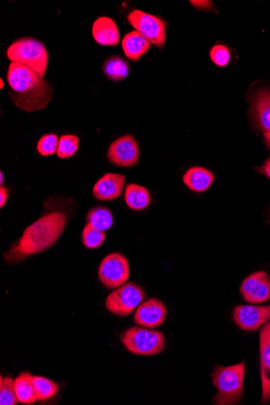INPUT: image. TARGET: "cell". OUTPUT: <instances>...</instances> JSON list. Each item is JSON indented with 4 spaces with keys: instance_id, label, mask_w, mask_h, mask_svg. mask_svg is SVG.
Returning <instances> with one entry per match:
<instances>
[{
    "instance_id": "26",
    "label": "cell",
    "mask_w": 270,
    "mask_h": 405,
    "mask_svg": "<svg viewBox=\"0 0 270 405\" xmlns=\"http://www.w3.org/2000/svg\"><path fill=\"white\" fill-rule=\"evenodd\" d=\"M0 386V404L16 405L19 401L15 392V381L12 378L1 377Z\"/></svg>"
},
{
    "instance_id": "27",
    "label": "cell",
    "mask_w": 270,
    "mask_h": 405,
    "mask_svg": "<svg viewBox=\"0 0 270 405\" xmlns=\"http://www.w3.org/2000/svg\"><path fill=\"white\" fill-rule=\"evenodd\" d=\"M59 138L55 134H45L40 138L37 149L43 156H52L57 153Z\"/></svg>"
},
{
    "instance_id": "7",
    "label": "cell",
    "mask_w": 270,
    "mask_h": 405,
    "mask_svg": "<svg viewBox=\"0 0 270 405\" xmlns=\"http://www.w3.org/2000/svg\"><path fill=\"white\" fill-rule=\"evenodd\" d=\"M102 285L109 290H115L127 283L130 278L129 261L125 256L114 253L101 260L98 270Z\"/></svg>"
},
{
    "instance_id": "34",
    "label": "cell",
    "mask_w": 270,
    "mask_h": 405,
    "mask_svg": "<svg viewBox=\"0 0 270 405\" xmlns=\"http://www.w3.org/2000/svg\"><path fill=\"white\" fill-rule=\"evenodd\" d=\"M0 83H1V89H3V81L2 79L0 80Z\"/></svg>"
},
{
    "instance_id": "31",
    "label": "cell",
    "mask_w": 270,
    "mask_h": 405,
    "mask_svg": "<svg viewBox=\"0 0 270 405\" xmlns=\"http://www.w3.org/2000/svg\"><path fill=\"white\" fill-rule=\"evenodd\" d=\"M257 170L259 172L264 174V176H267L270 179V158L264 162L262 167L258 168Z\"/></svg>"
},
{
    "instance_id": "28",
    "label": "cell",
    "mask_w": 270,
    "mask_h": 405,
    "mask_svg": "<svg viewBox=\"0 0 270 405\" xmlns=\"http://www.w3.org/2000/svg\"><path fill=\"white\" fill-rule=\"evenodd\" d=\"M210 57L213 64L220 68L226 66L231 60V52L227 46L216 45L210 51Z\"/></svg>"
},
{
    "instance_id": "19",
    "label": "cell",
    "mask_w": 270,
    "mask_h": 405,
    "mask_svg": "<svg viewBox=\"0 0 270 405\" xmlns=\"http://www.w3.org/2000/svg\"><path fill=\"white\" fill-rule=\"evenodd\" d=\"M125 202L130 209L139 212L149 206L151 194L146 188L139 184H129L126 187Z\"/></svg>"
},
{
    "instance_id": "14",
    "label": "cell",
    "mask_w": 270,
    "mask_h": 405,
    "mask_svg": "<svg viewBox=\"0 0 270 405\" xmlns=\"http://www.w3.org/2000/svg\"><path fill=\"white\" fill-rule=\"evenodd\" d=\"M260 355L262 382V404L270 401V321L260 332Z\"/></svg>"
},
{
    "instance_id": "5",
    "label": "cell",
    "mask_w": 270,
    "mask_h": 405,
    "mask_svg": "<svg viewBox=\"0 0 270 405\" xmlns=\"http://www.w3.org/2000/svg\"><path fill=\"white\" fill-rule=\"evenodd\" d=\"M127 351L137 355H159L165 348V338L161 332L133 327L121 336Z\"/></svg>"
},
{
    "instance_id": "4",
    "label": "cell",
    "mask_w": 270,
    "mask_h": 405,
    "mask_svg": "<svg viewBox=\"0 0 270 405\" xmlns=\"http://www.w3.org/2000/svg\"><path fill=\"white\" fill-rule=\"evenodd\" d=\"M8 58L12 63L28 66L43 79L47 71L49 55L45 46L38 40L23 38L9 46Z\"/></svg>"
},
{
    "instance_id": "25",
    "label": "cell",
    "mask_w": 270,
    "mask_h": 405,
    "mask_svg": "<svg viewBox=\"0 0 270 405\" xmlns=\"http://www.w3.org/2000/svg\"><path fill=\"white\" fill-rule=\"evenodd\" d=\"M79 148V138L73 135H65L59 138L57 155L59 159L73 156Z\"/></svg>"
},
{
    "instance_id": "12",
    "label": "cell",
    "mask_w": 270,
    "mask_h": 405,
    "mask_svg": "<svg viewBox=\"0 0 270 405\" xmlns=\"http://www.w3.org/2000/svg\"><path fill=\"white\" fill-rule=\"evenodd\" d=\"M167 315L166 307L160 300L149 299L137 307L134 322L137 325L147 329H156L164 324Z\"/></svg>"
},
{
    "instance_id": "15",
    "label": "cell",
    "mask_w": 270,
    "mask_h": 405,
    "mask_svg": "<svg viewBox=\"0 0 270 405\" xmlns=\"http://www.w3.org/2000/svg\"><path fill=\"white\" fill-rule=\"evenodd\" d=\"M252 112L259 129L264 133L270 132V90H258L254 94Z\"/></svg>"
},
{
    "instance_id": "17",
    "label": "cell",
    "mask_w": 270,
    "mask_h": 405,
    "mask_svg": "<svg viewBox=\"0 0 270 405\" xmlns=\"http://www.w3.org/2000/svg\"><path fill=\"white\" fill-rule=\"evenodd\" d=\"M215 180L213 173L208 169L201 167H193L183 176V182L193 192L202 193L212 186Z\"/></svg>"
},
{
    "instance_id": "29",
    "label": "cell",
    "mask_w": 270,
    "mask_h": 405,
    "mask_svg": "<svg viewBox=\"0 0 270 405\" xmlns=\"http://www.w3.org/2000/svg\"><path fill=\"white\" fill-rule=\"evenodd\" d=\"M192 6L195 7L197 9L201 10H213V4L211 1H190Z\"/></svg>"
},
{
    "instance_id": "18",
    "label": "cell",
    "mask_w": 270,
    "mask_h": 405,
    "mask_svg": "<svg viewBox=\"0 0 270 405\" xmlns=\"http://www.w3.org/2000/svg\"><path fill=\"white\" fill-rule=\"evenodd\" d=\"M122 49L127 58L137 61L151 48V43L137 31L125 35L121 42Z\"/></svg>"
},
{
    "instance_id": "13",
    "label": "cell",
    "mask_w": 270,
    "mask_h": 405,
    "mask_svg": "<svg viewBox=\"0 0 270 405\" xmlns=\"http://www.w3.org/2000/svg\"><path fill=\"white\" fill-rule=\"evenodd\" d=\"M126 177L118 173H106L94 184L93 192L99 201H113L124 191Z\"/></svg>"
},
{
    "instance_id": "21",
    "label": "cell",
    "mask_w": 270,
    "mask_h": 405,
    "mask_svg": "<svg viewBox=\"0 0 270 405\" xmlns=\"http://www.w3.org/2000/svg\"><path fill=\"white\" fill-rule=\"evenodd\" d=\"M102 69L107 78L114 82L125 80L130 73L128 63L119 55H113L107 59Z\"/></svg>"
},
{
    "instance_id": "11",
    "label": "cell",
    "mask_w": 270,
    "mask_h": 405,
    "mask_svg": "<svg viewBox=\"0 0 270 405\" xmlns=\"http://www.w3.org/2000/svg\"><path fill=\"white\" fill-rule=\"evenodd\" d=\"M243 299L249 304H262L270 298V279L264 271L256 272L243 280L241 286Z\"/></svg>"
},
{
    "instance_id": "16",
    "label": "cell",
    "mask_w": 270,
    "mask_h": 405,
    "mask_svg": "<svg viewBox=\"0 0 270 405\" xmlns=\"http://www.w3.org/2000/svg\"><path fill=\"white\" fill-rule=\"evenodd\" d=\"M93 36L96 43L102 45L116 46L120 42V34L114 20L99 17L93 24Z\"/></svg>"
},
{
    "instance_id": "22",
    "label": "cell",
    "mask_w": 270,
    "mask_h": 405,
    "mask_svg": "<svg viewBox=\"0 0 270 405\" xmlns=\"http://www.w3.org/2000/svg\"><path fill=\"white\" fill-rule=\"evenodd\" d=\"M86 219L94 228L103 232L110 229L114 223L113 214L111 210L101 206L91 208L87 214Z\"/></svg>"
},
{
    "instance_id": "32",
    "label": "cell",
    "mask_w": 270,
    "mask_h": 405,
    "mask_svg": "<svg viewBox=\"0 0 270 405\" xmlns=\"http://www.w3.org/2000/svg\"><path fill=\"white\" fill-rule=\"evenodd\" d=\"M264 141L270 149V132L264 133Z\"/></svg>"
},
{
    "instance_id": "23",
    "label": "cell",
    "mask_w": 270,
    "mask_h": 405,
    "mask_svg": "<svg viewBox=\"0 0 270 405\" xmlns=\"http://www.w3.org/2000/svg\"><path fill=\"white\" fill-rule=\"evenodd\" d=\"M33 383L38 401L44 402L53 397L59 390L58 383L45 377L34 376Z\"/></svg>"
},
{
    "instance_id": "8",
    "label": "cell",
    "mask_w": 270,
    "mask_h": 405,
    "mask_svg": "<svg viewBox=\"0 0 270 405\" xmlns=\"http://www.w3.org/2000/svg\"><path fill=\"white\" fill-rule=\"evenodd\" d=\"M129 23L151 44L162 47L166 40V27L159 17L134 10L127 17Z\"/></svg>"
},
{
    "instance_id": "9",
    "label": "cell",
    "mask_w": 270,
    "mask_h": 405,
    "mask_svg": "<svg viewBox=\"0 0 270 405\" xmlns=\"http://www.w3.org/2000/svg\"><path fill=\"white\" fill-rule=\"evenodd\" d=\"M140 150L134 136L126 135L111 143L108 159L114 165L128 168L135 166L140 160Z\"/></svg>"
},
{
    "instance_id": "1",
    "label": "cell",
    "mask_w": 270,
    "mask_h": 405,
    "mask_svg": "<svg viewBox=\"0 0 270 405\" xmlns=\"http://www.w3.org/2000/svg\"><path fill=\"white\" fill-rule=\"evenodd\" d=\"M48 201L49 212L29 226L22 237L3 253L8 265L22 263L29 256L44 252L52 247L63 235L68 223V214L63 210L66 207L53 208L51 198Z\"/></svg>"
},
{
    "instance_id": "3",
    "label": "cell",
    "mask_w": 270,
    "mask_h": 405,
    "mask_svg": "<svg viewBox=\"0 0 270 405\" xmlns=\"http://www.w3.org/2000/svg\"><path fill=\"white\" fill-rule=\"evenodd\" d=\"M246 375V362L224 367L217 365L212 373V382L218 392L212 399L213 404L230 405L241 402Z\"/></svg>"
},
{
    "instance_id": "2",
    "label": "cell",
    "mask_w": 270,
    "mask_h": 405,
    "mask_svg": "<svg viewBox=\"0 0 270 405\" xmlns=\"http://www.w3.org/2000/svg\"><path fill=\"white\" fill-rule=\"evenodd\" d=\"M10 98L20 109L32 112L44 109L52 98L53 85L28 66L11 63L7 75Z\"/></svg>"
},
{
    "instance_id": "33",
    "label": "cell",
    "mask_w": 270,
    "mask_h": 405,
    "mask_svg": "<svg viewBox=\"0 0 270 405\" xmlns=\"http://www.w3.org/2000/svg\"><path fill=\"white\" fill-rule=\"evenodd\" d=\"M0 177H1V182H0V183H1V186H3V179H4L3 172H0Z\"/></svg>"
},
{
    "instance_id": "24",
    "label": "cell",
    "mask_w": 270,
    "mask_h": 405,
    "mask_svg": "<svg viewBox=\"0 0 270 405\" xmlns=\"http://www.w3.org/2000/svg\"><path fill=\"white\" fill-rule=\"evenodd\" d=\"M106 235L103 230L96 229L93 225L87 223L82 232V242L84 247L96 249L103 244Z\"/></svg>"
},
{
    "instance_id": "6",
    "label": "cell",
    "mask_w": 270,
    "mask_h": 405,
    "mask_svg": "<svg viewBox=\"0 0 270 405\" xmlns=\"http://www.w3.org/2000/svg\"><path fill=\"white\" fill-rule=\"evenodd\" d=\"M146 299L144 289L134 283H128L115 289L107 297L105 307L112 314L130 316Z\"/></svg>"
},
{
    "instance_id": "30",
    "label": "cell",
    "mask_w": 270,
    "mask_h": 405,
    "mask_svg": "<svg viewBox=\"0 0 270 405\" xmlns=\"http://www.w3.org/2000/svg\"><path fill=\"white\" fill-rule=\"evenodd\" d=\"M8 197V189L5 187L0 188V207L3 208L6 204Z\"/></svg>"
},
{
    "instance_id": "20",
    "label": "cell",
    "mask_w": 270,
    "mask_h": 405,
    "mask_svg": "<svg viewBox=\"0 0 270 405\" xmlns=\"http://www.w3.org/2000/svg\"><path fill=\"white\" fill-rule=\"evenodd\" d=\"M33 376L29 372H22L15 379V392L20 403L33 404L38 401L36 396Z\"/></svg>"
},
{
    "instance_id": "10",
    "label": "cell",
    "mask_w": 270,
    "mask_h": 405,
    "mask_svg": "<svg viewBox=\"0 0 270 405\" xmlns=\"http://www.w3.org/2000/svg\"><path fill=\"white\" fill-rule=\"evenodd\" d=\"M234 321L244 331H256L270 321V305L237 306L232 312Z\"/></svg>"
}]
</instances>
